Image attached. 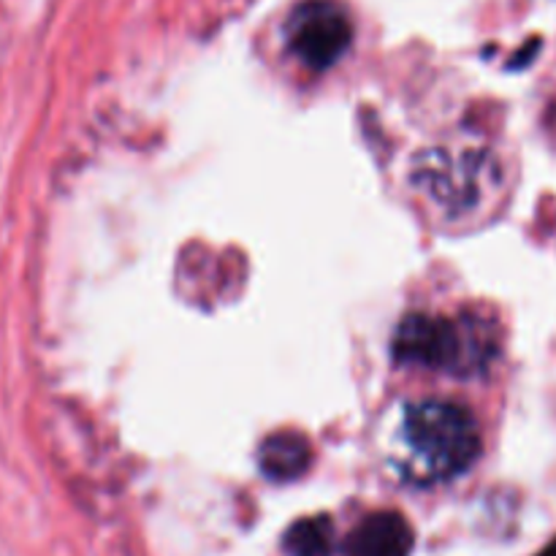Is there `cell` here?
Returning a JSON list of instances; mask_svg holds the SVG:
<instances>
[{
  "label": "cell",
  "mask_w": 556,
  "mask_h": 556,
  "mask_svg": "<svg viewBox=\"0 0 556 556\" xmlns=\"http://www.w3.org/2000/svg\"><path fill=\"white\" fill-rule=\"evenodd\" d=\"M405 438L429 476H462L481 454L478 421L465 405L421 400L407 407Z\"/></svg>",
  "instance_id": "6da1fadb"
},
{
  "label": "cell",
  "mask_w": 556,
  "mask_h": 556,
  "mask_svg": "<svg viewBox=\"0 0 556 556\" xmlns=\"http://www.w3.org/2000/svg\"><path fill=\"white\" fill-rule=\"evenodd\" d=\"M288 47L315 71H326L348 52L353 22L334 0H304L291 11L286 25Z\"/></svg>",
  "instance_id": "7a4b0ae2"
},
{
  "label": "cell",
  "mask_w": 556,
  "mask_h": 556,
  "mask_svg": "<svg viewBox=\"0 0 556 556\" xmlns=\"http://www.w3.org/2000/svg\"><path fill=\"white\" fill-rule=\"evenodd\" d=\"M394 356L418 367L456 369L470 356V340L454 320L413 313L396 329Z\"/></svg>",
  "instance_id": "3957f363"
},
{
  "label": "cell",
  "mask_w": 556,
  "mask_h": 556,
  "mask_svg": "<svg viewBox=\"0 0 556 556\" xmlns=\"http://www.w3.org/2000/svg\"><path fill=\"white\" fill-rule=\"evenodd\" d=\"M410 552L413 530L405 516L394 510L364 519L345 543L348 556H410Z\"/></svg>",
  "instance_id": "277c9868"
},
{
  "label": "cell",
  "mask_w": 556,
  "mask_h": 556,
  "mask_svg": "<svg viewBox=\"0 0 556 556\" xmlns=\"http://www.w3.org/2000/svg\"><path fill=\"white\" fill-rule=\"evenodd\" d=\"M258 465L271 481H296L313 465V445L299 432H277L261 443Z\"/></svg>",
  "instance_id": "5b68a950"
},
{
  "label": "cell",
  "mask_w": 556,
  "mask_h": 556,
  "mask_svg": "<svg viewBox=\"0 0 556 556\" xmlns=\"http://www.w3.org/2000/svg\"><path fill=\"white\" fill-rule=\"evenodd\" d=\"M282 546L291 556H331L334 554V525L326 516L296 521L286 532Z\"/></svg>",
  "instance_id": "8992f818"
},
{
  "label": "cell",
  "mask_w": 556,
  "mask_h": 556,
  "mask_svg": "<svg viewBox=\"0 0 556 556\" xmlns=\"http://www.w3.org/2000/svg\"><path fill=\"white\" fill-rule=\"evenodd\" d=\"M538 556H556V538H554V541H552V543H548V546H546V548H543V552H541V554H538Z\"/></svg>",
  "instance_id": "52a82bcc"
}]
</instances>
